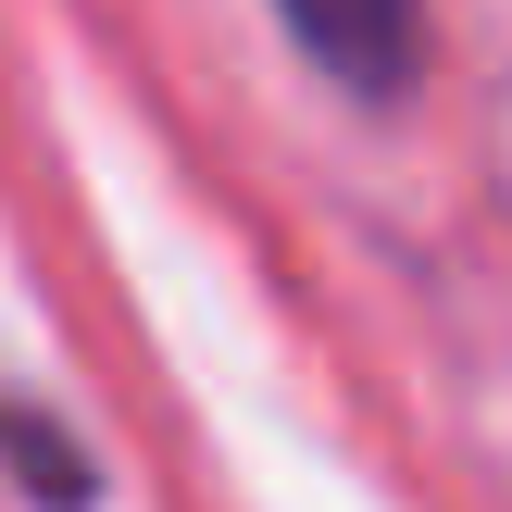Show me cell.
Here are the masks:
<instances>
[{"label":"cell","mask_w":512,"mask_h":512,"mask_svg":"<svg viewBox=\"0 0 512 512\" xmlns=\"http://www.w3.org/2000/svg\"><path fill=\"white\" fill-rule=\"evenodd\" d=\"M275 25H288V38L313 50V75H338L350 100H400L425 75V0H275Z\"/></svg>","instance_id":"1"},{"label":"cell","mask_w":512,"mask_h":512,"mask_svg":"<svg viewBox=\"0 0 512 512\" xmlns=\"http://www.w3.org/2000/svg\"><path fill=\"white\" fill-rule=\"evenodd\" d=\"M0 463H13V488L38 500V512H88L100 500V463L75 450V425L25 413V400H0Z\"/></svg>","instance_id":"2"}]
</instances>
